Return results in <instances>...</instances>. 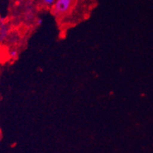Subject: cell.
Listing matches in <instances>:
<instances>
[{
    "mask_svg": "<svg viewBox=\"0 0 153 153\" xmlns=\"http://www.w3.org/2000/svg\"><path fill=\"white\" fill-rule=\"evenodd\" d=\"M74 0H56L52 7V13L55 17L65 15L70 11Z\"/></svg>",
    "mask_w": 153,
    "mask_h": 153,
    "instance_id": "6da1fadb",
    "label": "cell"
},
{
    "mask_svg": "<svg viewBox=\"0 0 153 153\" xmlns=\"http://www.w3.org/2000/svg\"><path fill=\"white\" fill-rule=\"evenodd\" d=\"M9 34V27L8 24L2 23L0 26V43L5 40L8 38Z\"/></svg>",
    "mask_w": 153,
    "mask_h": 153,
    "instance_id": "7a4b0ae2",
    "label": "cell"
},
{
    "mask_svg": "<svg viewBox=\"0 0 153 153\" xmlns=\"http://www.w3.org/2000/svg\"><path fill=\"white\" fill-rule=\"evenodd\" d=\"M9 55L12 59L17 58L18 55H19V51L15 49H12L9 51Z\"/></svg>",
    "mask_w": 153,
    "mask_h": 153,
    "instance_id": "3957f363",
    "label": "cell"
},
{
    "mask_svg": "<svg viewBox=\"0 0 153 153\" xmlns=\"http://www.w3.org/2000/svg\"><path fill=\"white\" fill-rule=\"evenodd\" d=\"M41 2L47 7L53 6L56 0H41Z\"/></svg>",
    "mask_w": 153,
    "mask_h": 153,
    "instance_id": "277c9868",
    "label": "cell"
},
{
    "mask_svg": "<svg viewBox=\"0 0 153 153\" xmlns=\"http://www.w3.org/2000/svg\"><path fill=\"white\" fill-rule=\"evenodd\" d=\"M43 22H44V20H43L42 19H37V25H41L43 24Z\"/></svg>",
    "mask_w": 153,
    "mask_h": 153,
    "instance_id": "5b68a950",
    "label": "cell"
},
{
    "mask_svg": "<svg viewBox=\"0 0 153 153\" xmlns=\"http://www.w3.org/2000/svg\"><path fill=\"white\" fill-rule=\"evenodd\" d=\"M2 22H0V26H1V25H2Z\"/></svg>",
    "mask_w": 153,
    "mask_h": 153,
    "instance_id": "8992f818",
    "label": "cell"
}]
</instances>
